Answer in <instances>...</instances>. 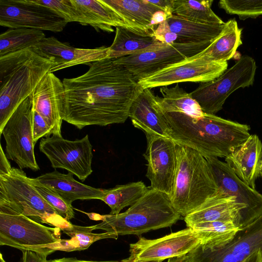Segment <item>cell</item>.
Instances as JSON below:
<instances>
[{
    "label": "cell",
    "mask_w": 262,
    "mask_h": 262,
    "mask_svg": "<svg viewBox=\"0 0 262 262\" xmlns=\"http://www.w3.org/2000/svg\"><path fill=\"white\" fill-rule=\"evenodd\" d=\"M89 65L83 75L62 80V119L80 129L125 122L132 103L143 89L113 58Z\"/></svg>",
    "instance_id": "1"
},
{
    "label": "cell",
    "mask_w": 262,
    "mask_h": 262,
    "mask_svg": "<svg viewBox=\"0 0 262 262\" xmlns=\"http://www.w3.org/2000/svg\"><path fill=\"white\" fill-rule=\"evenodd\" d=\"M52 65L30 48L0 57V133Z\"/></svg>",
    "instance_id": "2"
},
{
    "label": "cell",
    "mask_w": 262,
    "mask_h": 262,
    "mask_svg": "<svg viewBox=\"0 0 262 262\" xmlns=\"http://www.w3.org/2000/svg\"><path fill=\"white\" fill-rule=\"evenodd\" d=\"M98 215L100 223L95 230L114 232L119 235H140L150 231L170 227L181 219L167 194L151 188L127 210L118 214Z\"/></svg>",
    "instance_id": "3"
},
{
    "label": "cell",
    "mask_w": 262,
    "mask_h": 262,
    "mask_svg": "<svg viewBox=\"0 0 262 262\" xmlns=\"http://www.w3.org/2000/svg\"><path fill=\"white\" fill-rule=\"evenodd\" d=\"M176 143L177 165L170 200L185 217L214 196L219 188L206 158L192 148Z\"/></svg>",
    "instance_id": "4"
},
{
    "label": "cell",
    "mask_w": 262,
    "mask_h": 262,
    "mask_svg": "<svg viewBox=\"0 0 262 262\" xmlns=\"http://www.w3.org/2000/svg\"><path fill=\"white\" fill-rule=\"evenodd\" d=\"M0 213L19 214L62 231L72 224L60 215L43 199L31 178L21 169L12 167L0 176Z\"/></svg>",
    "instance_id": "5"
},
{
    "label": "cell",
    "mask_w": 262,
    "mask_h": 262,
    "mask_svg": "<svg viewBox=\"0 0 262 262\" xmlns=\"http://www.w3.org/2000/svg\"><path fill=\"white\" fill-rule=\"evenodd\" d=\"M256 70L255 60L248 55H243L219 77L201 83L190 93L204 113L215 115L222 109L231 93L239 88L253 85Z\"/></svg>",
    "instance_id": "6"
},
{
    "label": "cell",
    "mask_w": 262,
    "mask_h": 262,
    "mask_svg": "<svg viewBox=\"0 0 262 262\" xmlns=\"http://www.w3.org/2000/svg\"><path fill=\"white\" fill-rule=\"evenodd\" d=\"M33 103L31 96L25 99L8 119L1 136L6 141V156L21 169H39L35 154L32 130Z\"/></svg>",
    "instance_id": "7"
},
{
    "label": "cell",
    "mask_w": 262,
    "mask_h": 262,
    "mask_svg": "<svg viewBox=\"0 0 262 262\" xmlns=\"http://www.w3.org/2000/svg\"><path fill=\"white\" fill-rule=\"evenodd\" d=\"M60 229L42 225L19 214L0 213V245L37 251L59 241Z\"/></svg>",
    "instance_id": "8"
},
{
    "label": "cell",
    "mask_w": 262,
    "mask_h": 262,
    "mask_svg": "<svg viewBox=\"0 0 262 262\" xmlns=\"http://www.w3.org/2000/svg\"><path fill=\"white\" fill-rule=\"evenodd\" d=\"M39 148L49 160L53 168L66 169L82 182L93 172V146L88 135L75 140L55 135L42 138Z\"/></svg>",
    "instance_id": "9"
},
{
    "label": "cell",
    "mask_w": 262,
    "mask_h": 262,
    "mask_svg": "<svg viewBox=\"0 0 262 262\" xmlns=\"http://www.w3.org/2000/svg\"><path fill=\"white\" fill-rule=\"evenodd\" d=\"M211 43L174 42L164 48L113 59L115 63L125 68L138 82L171 64L200 53Z\"/></svg>",
    "instance_id": "10"
},
{
    "label": "cell",
    "mask_w": 262,
    "mask_h": 262,
    "mask_svg": "<svg viewBox=\"0 0 262 262\" xmlns=\"http://www.w3.org/2000/svg\"><path fill=\"white\" fill-rule=\"evenodd\" d=\"M227 67V62L209 61L196 55L161 70L138 83L143 89L183 82L204 83L219 77Z\"/></svg>",
    "instance_id": "11"
},
{
    "label": "cell",
    "mask_w": 262,
    "mask_h": 262,
    "mask_svg": "<svg viewBox=\"0 0 262 262\" xmlns=\"http://www.w3.org/2000/svg\"><path fill=\"white\" fill-rule=\"evenodd\" d=\"M68 23L50 8L31 0H0V25L53 32L63 31Z\"/></svg>",
    "instance_id": "12"
},
{
    "label": "cell",
    "mask_w": 262,
    "mask_h": 262,
    "mask_svg": "<svg viewBox=\"0 0 262 262\" xmlns=\"http://www.w3.org/2000/svg\"><path fill=\"white\" fill-rule=\"evenodd\" d=\"M201 244L197 233L190 227L162 237L149 239L140 237L129 245L128 259L134 261L161 260L189 253Z\"/></svg>",
    "instance_id": "13"
},
{
    "label": "cell",
    "mask_w": 262,
    "mask_h": 262,
    "mask_svg": "<svg viewBox=\"0 0 262 262\" xmlns=\"http://www.w3.org/2000/svg\"><path fill=\"white\" fill-rule=\"evenodd\" d=\"M147 139L143 156L147 161L146 177L150 188L160 191L170 199L175 180L177 157L176 143L171 138L154 137Z\"/></svg>",
    "instance_id": "14"
},
{
    "label": "cell",
    "mask_w": 262,
    "mask_h": 262,
    "mask_svg": "<svg viewBox=\"0 0 262 262\" xmlns=\"http://www.w3.org/2000/svg\"><path fill=\"white\" fill-rule=\"evenodd\" d=\"M206 159L219 189L246 205L243 227L248 228L262 216V194L242 181L226 162L214 157Z\"/></svg>",
    "instance_id": "15"
},
{
    "label": "cell",
    "mask_w": 262,
    "mask_h": 262,
    "mask_svg": "<svg viewBox=\"0 0 262 262\" xmlns=\"http://www.w3.org/2000/svg\"><path fill=\"white\" fill-rule=\"evenodd\" d=\"M258 249H262V216L224 246L210 249L200 244L188 254L195 262H243Z\"/></svg>",
    "instance_id": "16"
},
{
    "label": "cell",
    "mask_w": 262,
    "mask_h": 262,
    "mask_svg": "<svg viewBox=\"0 0 262 262\" xmlns=\"http://www.w3.org/2000/svg\"><path fill=\"white\" fill-rule=\"evenodd\" d=\"M30 49L53 63L51 73L78 64H89L95 61L109 58L110 56L109 47L76 48L53 36L44 38Z\"/></svg>",
    "instance_id": "17"
},
{
    "label": "cell",
    "mask_w": 262,
    "mask_h": 262,
    "mask_svg": "<svg viewBox=\"0 0 262 262\" xmlns=\"http://www.w3.org/2000/svg\"><path fill=\"white\" fill-rule=\"evenodd\" d=\"M64 86L53 73L49 72L31 95L33 110L46 121L51 128V135L62 136L60 116Z\"/></svg>",
    "instance_id": "18"
},
{
    "label": "cell",
    "mask_w": 262,
    "mask_h": 262,
    "mask_svg": "<svg viewBox=\"0 0 262 262\" xmlns=\"http://www.w3.org/2000/svg\"><path fill=\"white\" fill-rule=\"evenodd\" d=\"M246 209V205L238 203L236 197L229 195L219 189L214 196L184 219L187 227L191 228L201 223L231 221L242 230Z\"/></svg>",
    "instance_id": "19"
},
{
    "label": "cell",
    "mask_w": 262,
    "mask_h": 262,
    "mask_svg": "<svg viewBox=\"0 0 262 262\" xmlns=\"http://www.w3.org/2000/svg\"><path fill=\"white\" fill-rule=\"evenodd\" d=\"M129 117L133 125L144 133L146 139L170 138V129L158 108L157 96L150 89H143L136 97L130 106Z\"/></svg>",
    "instance_id": "20"
},
{
    "label": "cell",
    "mask_w": 262,
    "mask_h": 262,
    "mask_svg": "<svg viewBox=\"0 0 262 262\" xmlns=\"http://www.w3.org/2000/svg\"><path fill=\"white\" fill-rule=\"evenodd\" d=\"M262 142L256 134L251 135L236 150L225 158V162L245 183L255 189L259 176Z\"/></svg>",
    "instance_id": "21"
},
{
    "label": "cell",
    "mask_w": 262,
    "mask_h": 262,
    "mask_svg": "<svg viewBox=\"0 0 262 262\" xmlns=\"http://www.w3.org/2000/svg\"><path fill=\"white\" fill-rule=\"evenodd\" d=\"M154 31L144 32L127 27H116L114 41L109 47V58H119L169 45L159 40Z\"/></svg>",
    "instance_id": "22"
},
{
    "label": "cell",
    "mask_w": 262,
    "mask_h": 262,
    "mask_svg": "<svg viewBox=\"0 0 262 262\" xmlns=\"http://www.w3.org/2000/svg\"><path fill=\"white\" fill-rule=\"evenodd\" d=\"M73 174L61 173L57 170L37 178L41 183L55 190L69 204L77 200H100L104 189L95 188L76 181Z\"/></svg>",
    "instance_id": "23"
},
{
    "label": "cell",
    "mask_w": 262,
    "mask_h": 262,
    "mask_svg": "<svg viewBox=\"0 0 262 262\" xmlns=\"http://www.w3.org/2000/svg\"><path fill=\"white\" fill-rule=\"evenodd\" d=\"M77 16V22L90 25L97 31L111 33L113 27H127L120 16L102 0H72ZM128 28V27H127Z\"/></svg>",
    "instance_id": "24"
},
{
    "label": "cell",
    "mask_w": 262,
    "mask_h": 262,
    "mask_svg": "<svg viewBox=\"0 0 262 262\" xmlns=\"http://www.w3.org/2000/svg\"><path fill=\"white\" fill-rule=\"evenodd\" d=\"M115 11L129 28L144 32L154 31L151 18L161 10L148 0H102ZM162 11V10H161Z\"/></svg>",
    "instance_id": "25"
},
{
    "label": "cell",
    "mask_w": 262,
    "mask_h": 262,
    "mask_svg": "<svg viewBox=\"0 0 262 262\" xmlns=\"http://www.w3.org/2000/svg\"><path fill=\"white\" fill-rule=\"evenodd\" d=\"M170 30L177 35L176 42H212L221 33L224 24H205L172 14L166 19Z\"/></svg>",
    "instance_id": "26"
},
{
    "label": "cell",
    "mask_w": 262,
    "mask_h": 262,
    "mask_svg": "<svg viewBox=\"0 0 262 262\" xmlns=\"http://www.w3.org/2000/svg\"><path fill=\"white\" fill-rule=\"evenodd\" d=\"M242 29L235 18L228 20L219 35L204 51L197 55L215 62H227L242 45Z\"/></svg>",
    "instance_id": "27"
},
{
    "label": "cell",
    "mask_w": 262,
    "mask_h": 262,
    "mask_svg": "<svg viewBox=\"0 0 262 262\" xmlns=\"http://www.w3.org/2000/svg\"><path fill=\"white\" fill-rule=\"evenodd\" d=\"M92 226H81L72 224L62 232L71 237L70 239H60L54 244L44 248L52 252L60 250L67 252L81 251L88 249L93 243L105 238L117 239L118 235L114 232L94 233Z\"/></svg>",
    "instance_id": "28"
},
{
    "label": "cell",
    "mask_w": 262,
    "mask_h": 262,
    "mask_svg": "<svg viewBox=\"0 0 262 262\" xmlns=\"http://www.w3.org/2000/svg\"><path fill=\"white\" fill-rule=\"evenodd\" d=\"M162 97L157 96V102L162 110L168 112H181L192 117H201L204 113L190 93L186 92L179 83L172 88L162 86Z\"/></svg>",
    "instance_id": "29"
},
{
    "label": "cell",
    "mask_w": 262,
    "mask_h": 262,
    "mask_svg": "<svg viewBox=\"0 0 262 262\" xmlns=\"http://www.w3.org/2000/svg\"><path fill=\"white\" fill-rule=\"evenodd\" d=\"M201 239V245L205 248H221L230 242L241 231L231 221H214L197 224L191 227Z\"/></svg>",
    "instance_id": "30"
},
{
    "label": "cell",
    "mask_w": 262,
    "mask_h": 262,
    "mask_svg": "<svg viewBox=\"0 0 262 262\" xmlns=\"http://www.w3.org/2000/svg\"><path fill=\"white\" fill-rule=\"evenodd\" d=\"M148 189L142 181L118 185L112 188L104 189L100 200L110 207V214H118L124 208L135 203Z\"/></svg>",
    "instance_id": "31"
},
{
    "label": "cell",
    "mask_w": 262,
    "mask_h": 262,
    "mask_svg": "<svg viewBox=\"0 0 262 262\" xmlns=\"http://www.w3.org/2000/svg\"><path fill=\"white\" fill-rule=\"evenodd\" d=\"M45 37L38 30L9 29L0 35V57L34 47Z\"/></svg>",
    "instance_id": "32"
},
{
    "label": "cell",
    "mask_w": 262,
    "mask_h": 262,
    "mask_svg": "<svg viewBox=\"0 0 262 262\" xmlns=\"http://www.w3.org/2000/svg\"><path fill=\"white\" fill-rule=\"evenodd\" d=\"M212 0H174L173 14L205 24H224L211 9Z\"/></svg>",
    "instance_id": "33"
},
{
    "label": "cell",
    "mask_w": 262,
    "mask_h": 262,
    "mask_svg": "<svg viewBox=\"0 0 262 262\" xmlns=\"http://www.w3.org/2000/svg\"><path fill=\"white\" fill-rule=\"evenodd\" d=\"M219 6L227 14L237 15L243 20L262 15V0H221Z\"/></svg>",
    "instance_id": "34"
},
{
    "label": "cell",
    "mask_w": 262,
    "mask_h": 262,
    "mask_svg": "<svg viewBox=\"0 0 262 262\" xmlns=\"http://www.w3.org/2000/svg\"><path fill=\"white\" fill-rule=\"evenodd\" d=\"M31 181L41 195L60 215L69 222L74 217L72 205L69 204L55 190L41 183L36 178H31Z\"/></svg>",
    "instance_id": "35"
},
{
    "label": "cell",
    "mask_w": 262,
    "mask_h": 262,
    "mask_svg": "<svg viewBox=\"0 0 262 262\" xmlns=\"http://www.w3.org/2000/svg\"><path fill=\"white\" fill-rule=\"evenodd\" d=\"M32 2L47 7L68 23L77 22V16L72 0H31Z\"/></svg>",
    "instance_id": "36"
},
{
    "label": "cell",
    "mask_w": 262,
    "mask_h": 262,
    "mask_svg": "<svg viewBox=\"0 0 262 262\" xmlns=\"http://www.w3.org/2000/svg\"><path fill=\"white\" fill-rule=\"evenodd\" d=\"M32 130L35 144L39 139L44 137H50L51 135L50 127L44 119L34 110L32 118Z\"/></svg>",
    "instance_id": "37"
},
{
    "label": "cell",
    "mask_w": 262,
    "mask_h": 262,
    "mask_svg": "<svg viewBox=\"0 0 262 262\" xmlns=\"http://www.w3.org/2000/svg\"><path fill=\"white\" fill-rule=\"evenodd\" d=\"M154 33L159 40L167 45H172L177 39V34L171 31L166 20L157 26Z\"/></svg>",
    "instance_id": "38"
},
{
    "label": "cell",
    "mask_w": 262,
    "mask_h": 262,
    "mask_svg": "<svg viewBox=\"0 0 262 262\" xmlns=\"http://www.w3.org/2000/svg\"><path fill=\"white\" fill-rule=\"evenodd\" d=\"M21 262H47V257L53 252L47 249L34 250H23Z\"/></svg>",
    "instance_id": "39"
},
{
    "label": "cell",
    "mask_w": 262,
    "mask_h": 262,
    "mask_svg": "<svg viewBox=\"0 0 262 262\" xmlns=\"http://www.w3.org/2000/svg\"><path fill=\"white\" fill-rule=\"evenodd\" d=\"M148 1L151 4L156 6L161 10L164 12L167 18L173 14L174 0Z\"/></svg>",
    "instance_id": "40"
},
{
    "label": "cell",
    "mask_w": 262,
    "mask_h": 262,
    "mask_svg": "<svg viewBox=\"0 0 262 262\" xmlns=\"http://www.w3.org/2000/svg\"><path fill=\"white\" fill-rule=\"evenodd\" d=\"M8 159L4 153L2 146L1 145L0 149V176H3L9 173L12 169Z\"/></svg>",
    "instance_id": "41"
},
{
    "label": "cell",
    "mask_w": 262,
    "mask_h": 262,
    "mask_svg": "<svg viewBox=\"0 0 262 262\" xmlns=\"http://www.w3.org/2000/svg\"><path fill=\"white\" fill-rule=\"evenodd\" d=\"M167 19V17L165 12L163 11L159 10L155 12L152 17L151 27L155 29L159 24L166 20Z\"/></svg>",
    "instance_id": "42"
},
{
    "label": "cell",
    "mask_w": 262,
    "mask_h": 262,
    "mask_svg": "<svg viewBox=\"0 0 262 262\" xmlns=\"http://www.w3.org/2000/svg\"><path fill=\"white\" fill-rule=\"evenodd\" d=\"M47 262H118L116 260H108V261H92L78 259L72 257H63L61 258L51 259L47 261Z\"/></svg>",
    "instance_id": "43"
},
{
    "label": "cell",
    "mask_w": 262,
    "mask_h": 262,
    "mask_svg": "<svg viewBox=\"0 0 262 262\" xmlns=\"http://www.w3.org/2000/svg\"><path fill=\"white\" fill-rule=\"evenodd\" d=\"M243 262H262V249L255 251Z\"/></svg>",
    "instance_id": "44"
},
{
    "label": "cell",
    "mask_w": 262,
    "mask_h": 262,
    "mask_svg": "<svg viewBox=\"0 0 262 262\" xmlns=\"http://www.w3.org/2000/svg\"><path fill=\"white\" fill-rule=\"evenodd\" d=\"M167 262H195L188 253L186 255L169 258Z\"/></svg>",
    "instance_id": "45"
},
{
    "label": "cell",
    "mask_w": 262,
    "mask_h": 262,
    "mask_svg": "<svg viewBox=\"0 0 262 262\" xmlns=\"http://www.w3.org/2000/svg\"><path fill=\"white\" fill-rule=\"evenodd\" d=\"M121 262H162L161 260H144V261H134L128 258L121 260Z\"/></svg>",
    "instance_id": "46"
},
{
    "label": "cell",
    "mask_w": 262,
    "mask_h": 262,
    "mask_svg": "<svg viewBox=\"0 0 262 262\" xmlns=\"http://www.w3.org/2000/svg\"><path fill=\"white\" fill-rule=\"evenodd\" d=\"M259 176L262 178V152L259 163Z\"/></svg>",
    "instance_id": "47"
},
{
    "label": "cell",
    "mask_w": 262,
    "mask_h": 262,
    "mask_svg": "<svg viewBox=\"0 0 262 262\" xmlns=\"http://www.w3.org/2000/svg\"><path fill=\"white\" fill-rule=\"evenodd\" d=\"M0 262H6L5 261V260L4 259V258L3 257V255H2V254L1 253V261Z\"/></svg>",
    "instance_id": "48"
}]
</instances>
